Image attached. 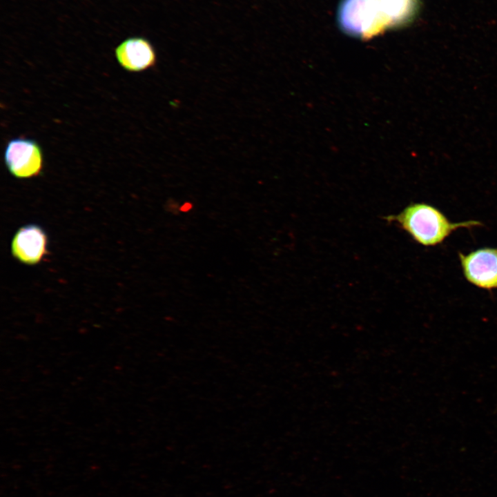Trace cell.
Instances as JSON below:
<instances>
[{
  "label": "cell",
  "mask_w": 497,
  "mask_h": 497,
  "mask_svg": "<svg viewBox=\"0 0 497 497\" xmlns=\"http://www.w3.org/2000/svg\"><path fill=\"white\" fill-rule=\"evenodd\" d=\"M387 222H395L416 242L425 246L442 243L459 228L481 225L476 220L451 222L437 208L426 203H413L397 215L386 216Z\"/></svg>",
  "instance_id": "cell-1"
},
{
  "label": "cell",
  "mask_w": 497,
  "mask_h": 497,
  "mask_svg": "<svg viewBox=\"0 0 497 497\" xmlns=\"http://www.w3.org/2000/svg\"><path fill=\"white\" fill-rule=\"evenodd\" d=\"M338 19L345 32L362 39L371 38L391 26L380 0H342Z\"/></svg>",
  "instance_id": "cell-2"
},
{
  "label": "cell",
  "mask_w": 497,
  "mask_h": 497,
  "mask_svg": "<svg viewBox=\"0 0 497 497\" xmlns=\"http://www.w3.org/2000/svg\"><path fill=\"white\" fill-rule=\"evenodd\" d=\"M4 162L9 173L18 179L38 176L43 166V151L34 139L20 137L10 139L5 148Z\"/></svg>",
  "instance_id": "cell-3"
},
{
  "label": "cell",
  "mask_w": 497,
  "mask_h": 497,
  "mask_svg": "<svg viewBox=\"0 0 497 497\" xmlns=\"http://www.w3.org/2000/svg\"><path fill=\"white\" fill-rule=\"evenodd\" d=\"M463 274L474 286L487 290L497 289V248H478L459 253Z\"/></svg>",
  "instance_id": "cell-4"
},
{
  "label": "cell",
  "mask_w": 497,
  "mask_h": 497,
  "mask_svg": "<svg viewBox=\"0 0 497 497\" xmlns=\"http://www.w3.org/2000/svg\"><path fill=\"white\" fill-rule=\"evenodd\" d=\"M48 237L38 225L21 227L13 236L11 252L15 259L27 265H35L47 255Z\"/></svg>",
  "instance_id": "cell-5"
},
{
  "label": "cell",
  "mask_w": 497,
  "mask_h": 497,
  "mask_svg": "<svg viewBox=\"0 0 497 497\" xmlns=\"http://www.w3.org/2000/svg\"><path fill=\"white\" fill-rule=\"evenodd\" d=\"M115 55L119 64L128 72L144 71L157 63L153 44L143 37L126 38L115 48Z\"/></svg>",
  "instance_id": "cell-6"
},
{
  "label": "cell",
  "mask_w": 497,
  "mask_h": 497,
  "mask_svg": "<svg viewBox=\"0 0 497 497\" xmlns=\"http://www.w3.org/2000/svg\"><path fill=\"white\" fill-rule=\"evenodd\" d=\"M380 3L391 26L406 20L411 14L413 7V0H380Z\"/></svg>",
  "instance_id": "cell-7"
}]
</instances>
